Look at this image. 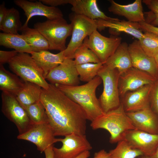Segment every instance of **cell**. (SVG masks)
<instances>
[{"mask_svg":"<svg viewBox=\"0 0 158 158\" xmlns=\"http://www.w3.org/2000/svg\"><path fill=\"white\" fill-rule=\"evenodd\" d=\"M40 101L55 136L85 135L87 120L84 111L55 85L42 88Z\"/></svg>","mask_w":158,"mask_h":158,"instance_id":"1","label":"cell"},{"mask_svg":"<svg viewBox=\"0 0 158 158\" xmlns=\"http://www.w3.org/2000/svg\"><path fill=\"white\" fill-rule=\"evenodd\" d=\"M102 82L97 76L84 85L69 86L54 85L71 99L79 105L85 114L87 120L93 121L103 112L96 95V90Z\"/></svg>","mask_w":158,"mask_h":158,"instance_id":"2","label":"cell"},{"mask_svg":"<svg viewBox=\"0 0 158 158\" xmlns=\"http://www.w3.org/2000/svg\"><path fill=\"white\" fill-rule=\"evenodd\" d=\"M90 126L94 130L102 129L108 131L110 135L109 141L111 143L123 140L128 131L137 129L121 104L117 108L104 113L91 122Z\"/></svg>","mask_w":158,"mask_h":158,"instance_id":"3","label":"cell"},{"mask_svg":"<svg viewBox=\"0 0 158 158\" xmlns=\"http://www.w3.org/2000/svg\"><path fill=\"white\" fill-rule=\"evenodd\" d=\"M120 74L118 70L103 64L97 76L103 83V92L98 98L104 113L115 109L121 104L119 90Z\"/></svg>","mask_w":158,"mask_h":158,"instance_id":"4","label":"cell"},{"mask_svg":"<svg viewBox=\"0 0 158 158\" xmlns=\"http://www.w3.org/2000/svg\"><path fill=\"white\" fill-rule=\"evenodd\" d=\"M37 30L49 42L52 50L64 51L66 48L67 38L71 35L72 27L63 18L47 19L34 25Z\"/></svg>","mask_w":158,"mask_h":158,"instance_id":"5","label":"cell"},{"mask_svg":"<svg viewBox=\"0 0 158 158\" xmlns=\"http://www.w3.org/2000/svg\"><path fill=\"white\" fill-rule=\"evenodd\" d=\"M8 63L10 69L24 81L35 83L44 89L49 87L42 71L29 54L18 53Z\"/></svg>","mask_w":158,"mask_h":158,"instance_id":"6","label":"cell"},{"mask_svg":"<svg viewBox=\"0 0 158 158\" xmlns=\"http://www.w3.org/2000/svg\"><path fill=\"white\" fill-rule=\"evenodd\" d=\"M72 27V36L64 51L65 59H73L75 50L83 44L84 40L98 29L96 20H92L83 16L73 13L70 15Z\"/></svg>","mask_w":158,"mask_h":158,"instance_id":"7","label":"cell"},{"mask_svg":"<svg viewBox=\"0 0 158 158\" xmlns=\"http://www.w3.org/2000/svg\"><path fill=\"white\" fill-rule=\"evenodd\" d=\"M1 110L4 115L17 127L19 134L27 131L33 124L25 109L17 100L16 96L2 92Z\"/></svg>","mask_w":158,"mask_h":158,"instance_id":"8","label":"cell"},{"mask_svg":"<svg viewBox=\"0 0 158 158\" xmlns=\"http://www.w3.org/2000/svg\"><path fill=\"white\" fill-rule=\"evenodd\" d=\"M121 38L117 36L108 37L95 30L84 40L83 43L97 55L104 64L115 52L121 43Z\"/></svg>","mask_w":158,"mask_h":158,"instance_id":"9","label":"cell"},{"mask_svg":"<svg viewBox=\"0 0 158 158\" xmlns=\"http://www.w3.org/2000/svg\"><path fill=\"white\" fill-rule=\"evenodd\" d=\"M58 138L62 143L60 148L53 147L54 158H75L83 152L92 148L85 135L72 133Z\"/></svg>","mask_w":158,"mask_h":158,"instance_id":"10","label":"cell"},{"mask_svg":"<svg viewBox=\"0 0 158 158\" xmlns=\"http://www.w3.org/2000/svg\"><path fill=\"white\" fill-rule=\"evenodd\" d=\"M18 139L30 141L34 144L41 152L58 141L48 122L33 124L24 133L19 134Z\"/></svg>","mask_w":158,"mask_h":158,"instance_id":"11","label":"cell"},{"mask_svg":"<svg viewBox=\"0 0 158 158\" xmlns=\"http://www.w3.org/2000/svg\"><path fill=\"white\" fill-rule=\"evenodd\" d=\"M45 79L50 84L69 86L78 85L79 76L73 59H65L60 65L52 69Z\"/></svg>","mask_w":158,"mask_h":158,"instance_id":"12","label":"cell"},{"mask_svg":"<svg viewBox=\"0 0 158 158\" xmlns=\"http://www.w3.org/2000/svg\"><path fill=\"white\" fill-rule=\"evenodd\" d=\"M157 79L148 73L132 67L120 75L119 90L120 97L146 85L153 84Z\"/></svg>","mask_w":158,"mask_h":158,"instance_id":"13","label":"cell"},{"mask_svg":"<svg viewBox=\"0 0 158 158\" xmlns=\"http://www.w3.org/2000/svg\"><path fill=\"white\" fill-rule=\"evenodd\" d=\"M14 2L23 10L26 17L23 28L28 26L30 19L35 16H44L49 20L63 18V13L60 9L57 7L47 6L40 0L35 2L26 0H15Z\"/></svg>","mask_w":158,"mask_h":158,"instance_id":"14","label":"cell"},{"mask_svg":"<svg viewBox=\"0 0 158 158\" xmlns=\"http://www.w3.org/2000/svg\"><path fill=\"white\" fill-rule=\"evenodd\" d=\"M123 140L132 147L150 157L158 147V134H153L137 129L131 130L125 134Z\"/></svg>","mask_w":158,"mask_h":158,"instance_id":"15","label":"cell"},{"mask_svg":"<svg viewBox=\"0 0 158 158\" xmlns=\"http://www.w3.org/2000/svg\"><path fill=\"white\" fill-rule=\"evenodd\" d=\"M128 49L133 67L148 73L156 78L158 67L154 58L148 56L142 48L138 40L128 45Z\"/></svg>","mask_w":158,"mask_h":158,"instance_id":"16","label":"cell"},{"mask_svg":"<svg viewBox=\"0 0 158 158\" xmlns=\"http://www.w3.org/2000/svg\"><path fill=\"white\" fill-rule=\"evenodd\" d=\"M153 84L128 92L121 97V104L126 112L136 111L150 107V96Z\"/></svg>","mask_w":158,"mask_h":158,"instance_id":"17","label":"cell"},{"mask_svg":"<svg viewBox=\"0 0 158 158\" xmlns=\"http://www.w3.org/2000/svg\"><path fill=\"white\" fill-rule=\"evenodd\" d=\"M126 113L137 129L158 134V115L150 107Z\"/></svg>","mask_w":158,"mask_h":158,"instance_id":"18","label":"cell"},{"mask_svg":"<svg viewBox=\"0 0 158 158\" xmlns=\"http://www.w3.org/2000/svg\"><path fill=\"white\" fill-rule=\"evenodd\" d=\"M73 13L85 16L92 20H102L113 21L120 20L107 16L98 8L96 0H71Z\"/></svg>","mask_w":158,"mask_h":158,"instance_id":"19","label":"cell"},{"mask_svg":"<svg viewBox=\"0 0 158 158\" xmlns=\"http://www.w3.org/2000/svg\"><path fill=\"white\" fill-rule=\"evenodd\" d=\"M110 5L109 11L113 13L125 17L128 21L135 23L145 21L141 0H136L133 3L121 5L113 0L109 1Z\"/></svg>","mask_w":158,"mask_h":158,"instance_id":"20","label":"cell"},{"mask_svg":"<svg viewBox=\"0 0 158 158\" xmlns=\"http://www.w3.org/2000/svg\"><path fill=\"white\" fill-rule=\"evenodd\" d=\"M99 30L106 28H109L111 33L123 32L129 34L138 39L140 40L144 36V33L140 28L138 23L124 20L109 21L102 20H96Z\"/></svg>","mask_w":158,"mask_h":158,"instance_id":"21","label":"cell"},{"mask_svg":"<svg viewBox=\"0 0 158 158\" xmlns=\"http://www.w3.org/2000/svg\"><path fill=\"white\" fill-rule=\"evenodd\" d=\"M31 56L38 66L43 72L45 78L54 68L61 64L65 59L64 51L56 54H53L48 50L33 52Z\"/></svg>","mask_w":158,"mask_h":158,"instance_id":"22","label":"cell"},{"mask_svg":"<svg viewBox=\"0 0 158 158\" xmlns=\"http://www.w3.org/2000/svg\"><path fill=\"white\" fill-rule=\"evenodd\" d=\"M128 46L126 42L121 43L104 64L117 69L120 75L133 67Z\"/></svg>","mask_w":158,"mask_h":158,"instance_id":"23","label":"cell"},{"mask_svg":"<svg viewBox=\"0 0 158 158\" xmlns=\"http://www.w3.org/2000/svg\"><path fill=\"white\" fill-rule=\"evenodd\" d=\"M20 31L21 36L29 45L33 52L52 50L48 41L36 29L28 26L22 28Z\"/></svg>","mask_w":158,"mask_h":158,"instance_id":"24","label":"cell"},{"mask_svg":"<svg viewBox=\"0 0 158 158\" xmlns=\"http://www.w3.org/2000/svg\"><path fill=\"white\" fill-rule=\"evenodd\" d=\"M24 81L16 74L6 70L0 65V89L3 92L16 96L23 87Z\"/></svg>","mask_w":158,"mask_h":158,"instance_id":"25","label":"cell"},{"mask_svg":"<svg viewBox=\"0 0 158 158\" xmlns=\"http://www.w3.org/2000/svg\"><path fill=\"white\" fill-rule=\"evenodd\" d=\"M42 89L37 84L24 81L23 87L16 97L25 109L28 106L40 101Z\"/></svg>","mask_w":158,"mask_h":158,"instance_id":"26","label":"cell"},{"mask_svg":"<svg viewBox=\"0 0 158 158\" xmlns=\"http://www.w3.org/2000/svg\"><path fill=\"white\" fill-rule=\"evenodd\" d=\"M0 45L12 49L18 53L31 54L32 52L31 47L20 34H13L1 32Z\"/></svg>","mask_w":158,"mask_h":158,"instance_id":"27","label":"cell"},{"mask_svg":"<svg viewBox=\"0 0 158 158\" xmlns=\"http://www.w3.org/2000/svg\"><path fill=\"white\" fill-rule=\"evenodd\" d=\"M22 26L19 11L13 7L9 9L8 14L0 24V30L4 33L18 34Z\"/></svg>","mask_w":158,"mask_h":158,"instance_id":"28","label":"cell"},{"mask_svg":"<svg viewBox=\"0 0 158 158\" xmlns=\"http://www.w3.org/2000/svg\"><path fill=\"white\" fill-rule=\"evenodd\" d=\"M108 152L110 158H137L144 155L140 151L132 147L126 141L121 140Z\"/></svg>","mask_w":158,"mask_h":158,"instance_id":"29","label":"cell"},{"mask_svg":"<svg viewBox=\"0 0 158 158\" xmlns=\"http://www.w3.org/2000/svg\"><path fill=\"white\" fill-rule=\"evenodd\" d=\"M103 64L100 62L76 65L80 80L87 83L92 80L97 76L98 72Z\"/></svg>","mask_w":158,"mask_h":158,"instance_id":"30","label":"cell"},{"mask_svg":"<svg viewBox=\"0 0 158 158\" xmlns=\"http://www.w3.org/2000/svg\"><path fill=\"white\" fill-rule=\"evenodd\" d=\"M73 59L76 65L101 62L95 53L84 43L75 50Z\"/></svg>","mask_w":158,"mask_h":158,"instance_id":"31","label":"cell"},{"mask_svg":"<svg viewBox=\"0 0 158 158\" xmlns=\"http://www.w3.org/2000/svg\"><path fill=\"white\" fill-rule=\"evenodd\" d=\"M141 46L149 56L154 58L158 54V35L150 32H145L140 40Z\"/></svg>","mask_w":158,"mask_h":158,"instance_id":"32","label":"cell"},{"mask_svg":"<svg viewBox=\"0 0 158 158\" xmlns=\"http://www.w3.org/2000/svg\"><path fill=\"white\" fill-rule=\"evenodd\" d=\"M25 110L33 124L48 122L45 109L40 101L28 106Z\"/></svg>","mask_w":158,"mask_h":158,"instance_id":"33","label":"cell"},{"mask_svg":"<svg viewBox=\"0 0 158 158\" xmlns=\"http://www.w3.org/2000/svg\"><path fill=\"white\" fill-rule=\"evenodd\" d=\"M142 2L150 10L145 13V21L153 26H158V0H143Z\"/></svg>","mask_w":158,"mask_h":158,"instance_id":"34","label":"cell"},{"mask_svg":"<svg viewBox=\"0 0 158 158\" xmlns=\"http://www.w3.org/2000/svg\"><path fill=\"white\" fill-rule=\"evenodd\" d=\"M151 109L158 115V81L156 80L153 84L150 96Z\"/></svg>","mask_w":158,"mask_h":158,"instance_id":"35","label":"cell"},{"mask_svg":"<svg viewBox=\"0 0 158 158\" xmlns=\"http://www.w3.org/2000/svg\"><path fill=\"white\" fill-rule=\"evenodd\" d=\"M18 52L15 50L11 51H0V65L8 63Z\"/></svg>","mask_w":158,"mask_h":158,"instance_id":"36","label":"cell"},{"mask_svg":"<svg viewBox=\"0 0 158 158\" xmlns=\"http://www.w3.org/2000/svg\"><path fill=\"white\" fill-rule=\"evenodd\" d=\"M141 30L145 32H150L158 35V27L151 25L145 21L139 23Z\"/></svg>","mask_w":158,"mask_h":158,"instance_id":"37","label":"cell"},{"mask_svg":"<svg viewBox=\"0 0 158 158\" xmlns=\"http://www.w3.org/2000/svg\"><path fill=\"white\" fill-rule=\"evenodd\" d=\"M43 4L49 6L56 7L63 4H70L71 0H40Z\"/></svg>","mask_w":158,"mask_h":158,"instance_id":"38","label":"cell"},{"mask_svg":"<svg viewBox=\"0 0 158 158\" xmlns=\"http://www.w3.org/2000/svg\"><path fill=\"white\" fill-rule=\"evenodd\" d=\"M9 9L7 8L5 6V4L4 1L0 5V24L4 20L8 14Z\"/></svg>","mask_w":158,"mask_h":158,"instance_id":"39","label":"cell"},{"mask_svg":"<svg viewBox=\"0 0 158 158\" xmlns=\"http://www.w3.org/2000/svg\"><path fill=\"white\" fill-rule=\"evenodd\" d=\"M93 158H110L108 152L104 150H102L96 152L94 154Z\"/></svg>","mask_w":158,"mask_h":158,"instance_id":"40","label":"cell"},{"mask_svg":"<svg viewBox=\"0 0 158 158\" xmlns=\"http://www.w3.org/2000/svg\"><path fill=\"white\" fill-rule=\"evenodd\" d=\"M53 147V145H51L44 150L45 158H54Z\"/></svg>","mask_w":158,"mask_h":158,"instance_id":"41","label":"cell"},{"mask_svg":"<svg viewBox=\"0 0 158 158\" xmlns=\"http://www.w3.org/2000/svg\"><path fill=\"white\" fill-rule=\"evenodd\" d=\"M90 155V151H86L75 158H88Z\"/></svg>","mask_w":158,"mask_h":158,"instance_id":"42","label":"cell"},{"mask_svg":"<svg viewBox=\"0 0 158 158\" xmlns=\"http://www.w3.org/2000/svg\"><path fill=\"white\" fill-rule=\"evenodd\" d=\"M150 157V158H158V147L154 153Z\"/></svg>","mask_w":158,"mask_h":158,"instance_id":"43","label":"cell"},{"mask_svg":"<svg viewBox=\"0 0 158 158\" xmlns=\"http://www.w3.org/2000/svg\"><path fill=\"white\" fill-rule=\"evenodd\" d=\"M137 158H150V157L143 155L140 156Z\"/></svg>","mask_w":158,"mask_h":158,"instance_id":"44","label":"cell"},{"mask_svg":"<svg viewBox=\"0 0 158 158\" xmlns=\"http://www.w3.org/2000/svg\"><path fill=\"white\" fill-rule=\"evenodd\" d=\"M154 59L158 67V54L154 57Z\"/></svg>","mask_w":158,"mask_h":158,"instance_id":"45","label":"cell"},{"mask_svg":"<svg viewBox=\"0 0 158 158\" xmlns=\"http://www.w3.org/2000/svg\"><path fill=\"white\" fill-rule=\"evenodd\" d=\"M157 80L158 81V75L157 78Z\"/></svg>","mask_w":158,"mask_h":158,"instance_id":"46","label":"cell"}]
</instances>
